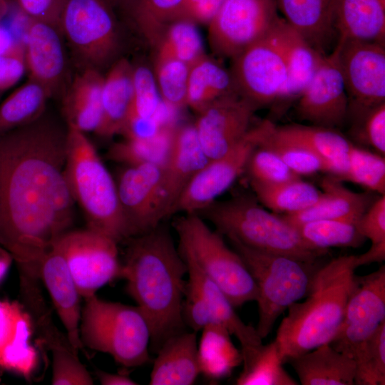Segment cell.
Masks as SVG:
<instances>
[{
    "label": "cell",
    "mask_w": 385,
    "mask_h": 385,
    "mask_svg": "<svg viewBox=\"0 0 385 385\" xmlns=\"http://www.w3.org/2000/svg\"><path fill=\"white\" fill-rule=\"evenodd\" d=\"M355 363L356 385L385 384V322L351 354Z\"/></svg>",
    "instance_id": "7bdbcfd3"
},
{
    "label": "cell",
    "mask_w": 385,
    "mask_h": 385,
    "mask_svg": "<svg viewBox=\"0 0 385 385\" xmlns=\"http://www.w3.org/2000/svg\"><path fill=\"white\" fill-rule=\"evenodd\" d=\"M274 127L262 143L273 150L292 172L299 177L327 173V166L319 155L300 143L278 135L274 133Z\"/></svg>",
    "instance_id": "7dc6e473"
},
{
    "label": "cell",
    "mask_w": 385,
    "mask_h": 385,
    "mask_svg": "<svg viewBox=\"0 0 385 385\" xmlns=\"http://www.w3.org/2000/svg\"><path fill=\"white\" fill-rule=\"evenodd\" d=\"M257 109L237 93H231L197 113L193 125L208 160L222 156L246 135Z\"/></svg>",
    "instance_id": "e0dca14e"
},
{
    "label": "cell",
    "mask_w": 385,
    "mask_h": 385,
    "mask_svg": "<svg viewBox=\"0 0 385 385\" xmlns=\"http://www.w3.org/2000/svg\"><path fill=\"white\" fill-rule=\"evenodd\" d=\"M9 2L10 0H0V20L8 13Z\"/></svg>",
    "instance_id": "91938a15"
},
{
    "label": "cell",
    "mask_w": 385,
    "mask_h": 385,
    "mask_svg": "<svg viewBox=\"0 0 385 385\" xmlns=\"http://www.w3.org/2000/svg\"><path fill=\"white\" fill-rule=\"evenodd\" d=\"M343 180L352 182L381 195H385L384 156L352 143Z\"/></svg>",
    "instance_id": "bcb514c9"
},
{
    "label": "cell",
    "mask_w": 385,
    "mask_h": 385,
    "mask_svg": "<svg viewBox=\"0 0 385 385\" xmlns=\"http://www.w3.org/2000/svg\"><path fill=\"white\" fill-rule=\"evenodd\" d=\"M276 31L287 67V79L277 101L297 100L325 54L312 47L284 19L278 20Z\"/></svg>",
    "instance_id": "d4e9b609"
},
{
    "label": "cell",
    "mask_w": 385,
    "mask_h": 385,
    "mask_svg": "<svg viewBox=\"0 0 385 385\" xmlns=\"http://www.w3.org/2000/svg\"><path fill=\"white\" fill-rule=\"evenodd\" d=\"M154 49L155 54L172 56L190 66L205 55L197 24L185 19L170 22Z\"/></svg>",
    "instance_id": "60d3db41"
},
{
    "label": "cell",
    "mask_w": 385,
    "mask_h": 385,
    "mask_svg": "<svg viewBox=\"0 0 385 385\" xmlns=\"http://www.w3.org/2000/svg\"><path fill=\"white\" fill-rule=\"evenodd\" d=\"M52 356L53 385H92L93 380L67 337L56 334L46 340Z\"/></svg>",
    "instance_id": "f6af8a7d"
},
{
    "label": "cell",
    "mask_w": 385,
    "mask_h": 385,
    "mask_svg": "<svg viewBox=\"0 0 385 385\" xmlns=\"http://www.w3.org/2000/svg\"><path fill=\"white\" fill-rule=\"evenodd\" d=\"M359 220H317L294 226L309 247L327 251L330 247H358L362 245L366 238L359 230Z\"/></svg>",
    "instance_id": "8d00e7d4"
},
{
    "label": "cell",
    "mask_w": 385,
    "mask_h": 385,
    "mask_svg": "<svg viewBox=\"0 0 385 385\" xmlns=\"http://www.w3.org/2000/svg\"><path fill=\"white\" fill-rule=\"evenodd\" d=\"M15 1L29 19L46 22L58 28L59 18L65 0H15Z\"/></svg>",
    "instance_id": "db71d44e"
},
{
    "label": "cell",
    "mask_w": 385,
    "mask_h": 385,
    "mask_svg": "<svg viewBox=\"0 0 385 385\" xmlns=\"http://www.w3.org/2000/svg\"><path fill=\"white\" fill-rule=\"evenodd\" d=\"M334 27L338 41H361L384 44L385 1L334 0Z\"/></svg>",
    "instance_id": "4316f807"
},
{
    "label": "cell",
    "mask_w": 385,
    "mask_h": 385,
    "mask_svg": "<svg viewBox=\"0 0 385 385\" xmlns=\"http://www.w3.org/2000/svg\"><path fill=\"white\" fill-rule=\"evenodd\" d=\"M26 67L24 46L15 43L0 54V92L14 86L23 76Z\"/></svg>",
    "instance_id": "f5cc1de1"
},
{
    "label": "cell",
    "mask_w": 385,
    "mask_h": 385,
    "mask_svg": "<svg viewBox=\"0 0 385 385\" xmlns=\"http://www.w3.org/2000/svg\"><path fill=\"white\" fill-rule=\"evenodd\" d=\"M356 255L340 256L316 271L306 299L294 302L279 326L277 342L284 363L334 337L353 287Z\"/></svg>",
    "instance_id": "3957f363"
},
{
    "label": "cell",
    "mask_w": 385,
    "mask_h": 385,
    "mask_svg": "<svg viewBox=\"0 0 385 385\" xmlns=\"http://www.w3.org/2000/svg\"><path fill=\"white\" fill-rule=\"evenodd\" d=\"M0 382H1V378H0Z\"/></svg>",
    "instance_id": "6125c7cd"
},
{
    "label": "cell",
    "mask_w": 385,
    "mask_h": 385,
    "mask_svg": "<svg viewBox=\"0 0 385 385\" xmlns=\"http://www.w3.org/2000/svg\"><path fill=\"white\" fill-rule=\"evenodd\" d=\"M183 317L185 324L196 332L212 322L203 292L197 281L190 275H188L183 299Z\"/></svg>",
    "instance_id": "f907efd6"
},
{
    "label": "cell",
    "mask_w": 385,
    "mask_h": 385,
    "mask_svg": "<svg viewBox=\"0 0 385 385\" xmlns=\"http://www.w3.org/2000/svg\"><path fill=\"white\" fill-rule=\"evenodd\" d=\"M320 186L322 195L315 204L299 212L281 215L292 225L317 220H359L374 200L370 194L354 192L330 175L322 178Z\"/></svg>",
    "instance_id": "484cf974"
},
{
    "label": "cell",
    "mask_w": 385,
    "mask_h": 385,
    "mask_svg": "<svg viewBox=\"0 0 385 385\" xmlns=\"http://www.w3.org/2000/svg\"><path fill=\"white\" fill-rule=\"evenodd\" d=\"M357 225L360 233L370 240L371 248L385 250V195L373 201Z\"/></svg>",
    "instance_id": "816d5d0a"
},
{
    "label": "cell",
    "mask_w": 385,
    "mask_h": 385,
    "mask_svg": "<svg viewBox=\"0 0 385 385\" xmlns=\"http://www.w3.org/2000/svg\"><path fill=\"white\" fill-rule=\"evenodd\" d=\"M354 137L374 151L385 154V103L369 110L360 120L352 124Z\"/></svg>",
    "instance_id": "681fc988"
},
{
    "label": "cell",
    "mask_w": 385,
    "mask_h": 385,
    "mask_svg": "<svg viewBox=\"0 0 385 385\" xmlns=\"http://www.w3.org/2000/svg\"><path fill=\"white\" fill-rule=\"evenodd\" d=\"M67 130L44 113L0 133V246L22 277L38 278L41 258L73 223L75 202L64 173Z\"/></svg>",
    "instance_id": "6da1fadb"
},
{
    "label": "cell",
    "mask_w": 385,
    "mask_h": 385,
    "mask_svg": "<svg viewBox=\"0 0 385 385\" xmlns=\"http://www.w3.org/2000/svg\"><path fill=\"white\" fill-rule=\"evenodd\" d=\"M224 0H184L175 19H185L198 24L210 22Z\"/></svg>",
    "instance_id": "11a10c76"
},
{
    "label": "cell",
    "mask_w": 385,
    "mask_h": 385,
    "mask_svg": "<svg viewBox=\"0 0 385 385\" xmlns=\"http://www.w3.org/2000/svg\"><path fill=\"white\" fill-rule=\"evenodd\" d=\"M175 128H165L156 135L149 138H124L110 147L107 151V157L125 165L144 163L163 165L170 149Z\"/></svg>",
    "instance_id": "ab89813d"
},
{
    "label": "cell",
    "mask_w": 385,
    "mask_h": 385,
    "mask_svg": "<svg viewBox=\"0 0 385 385\" xmlns=\"http://www.w3.org/2000/svg\"><path fill=\"white\" fill-rule=\"evenodd\" d=\"M161 175L162 165L144 163L125 165L115 180L130 237L159 225L155 217V202Z\"/></svg>",
    "instance_id": "ffe728a7"
},
{
    "label": "cell",
    "mask_w": 385,
    "mask_h": 385,
    "mask_svg": "<svg viewBox=\"0 0 385 385\" xmlns=\"http://www.w3.org/2000/svg\"><path fill=\"white\" fill-rule=\"evenodd\" d=\"M49 98L42 86L29 78L0 104V133L38 119Z\"/></svg>",
    "instance_id": "74e56055"
},
{
    "label": "cell",
    "mask_w": 385,
    "mask_h": 385,
    "mask_svg": "<svg viewBox=\"0 0 385 385\" xmlns=\"http://www.w3.org/2000/svg\"><path fill=\"white\" fill-rule=\"evenodd\" d=\"M133 66V93L126 120L155 118L166 125H172L169 119L171 108L160 98L153 69L142 63Z\"/></svg>",
    "instance_id": "b9f144b4"
},
{
    "label": "cell",
    "mask_w": 385,
    "mask_h": 385,
    "mask_svg": "<svg viewBox=\"0 0 385 385\" xmlns=\"http://www.w3.org/2000/svg\"><path fill=\"white\" fill-rule=\"evenodd\" d=\"M184 0H131L120 11L153 48L167 26L175 20Z\"/></svg>",
    "instance_id": "e575fe53"
},
{
    "label": "cell",
    "mask_w": 385,
    "mask_h": 385,
    "mask_svg": "<svg viewBox=\"0 0 385 385\" xmlns=\"http://www.w3.org/2000/svg\"><path fill=\"white\" fill-rule=\"evenodd\" d=\"M133 64L120 57L107 70L102 88V120L96 134L111 138L120 134L132 103Z\"/></svg>",
    "instance_id": "f1b7e54d"
},
{
    "label": "cell",
    "mask_w": 385,
    "mask_h": 385,
    "mask_svg": "<svg viewBox=\"0 0 385 385\" xmlns=\"http://www.w3.org/2000/svg\"><path fill=\"white\" fill-rule=\"evenodd\" d=\"M84 300L79 324L83 348L108 354L126 368L150 361V328L137 306L103 300L96 294Z\"/></svg>",
    "instance_id": "8992f818"
},
{
    "label": "cell",
    "mask_w": 385,
    "mask_h": 385,
    "mask_svg": "<svg viewBox=\"0 0 385 385\" xmlns=\"http://www.w3.org/2000/svg\"><path fill=\"white\" fill-rule=\"evenodd\" d=\"M14 44L12 34L7 29L0 26V54L9 50Z\"/></svg>",
    "instance_id": "6f0895ef"
},
{
    "label": "cell",
    "mask_w": 385,
    "mask_h": 385,
    "mask_svg": "<svg viewBox=\"0 0 385 385\" xmlns=\"http://www.w3.org/2000/svg\"><path fill=\"white\" fill-rule=\"evenodd\" d=\"M182 256L195 262L235 307L257 301L258 289L240 255L197 213H184L173 222Z\"/></svg>",
    "instance_id": "52a82bcc"
},
{
    "label": "cell",
    "mask_w": 385,
    "mask_h": 385,
    "mask_svg": "<svg viewBox=\"0 0 385 385\" xmlns=\"http://www.w3.org/2000/svg\"><path fill=\"white\" fill-rule=\"evenodd\" d=\"M38 277L49 293L71 347L78 354L83 349L79 337L82 297L63 255L54 247L41 258Z\"/></svg>",
    "instance_id": "7402d4cb"
},
{
    "label": "cell",
    "mask_w": 385,
    "mask_h": 385,
    "mask_svg": "<svg viewBox=\"0 0 385 385\" xmlns=\"http://www.w3.org/2000/svg\"><path fill=\"white\" fill-rule=\"evenodd\" d=\"M245 170L250 183L277 184L300 178L273 150L262 143L252 152Z\"/></svg>",
    "instance_id": "c3c4849f"
},
{
    "label": "cell",
    "mask_w": 385,
    "mask_h": 385,
    "mask_svg": "<svg viewBox=\"0 0 385 385\" xmlns=\"http://www.w3.org/2000/svg\"><path fill=\"white\" fill-rule=\"evenodd\" d=\"M287 23L312 47L324 48L335 32L334 0H275Z\"/></svg>",
    "instance_id": "4dcf8cb0"
},
{
    "label": "cell",
    "mask_w": 385,
    "mask_h": 385,
    "mask_svg": "<svg viewBox=\"0 0 385 385\" xmlns=\"http://www.w3.org/2000/svg\"><path fill=\"white\" fill-rule=\"evenodd\" d=\"M190 66L169 56L155 54L153 68L163 102L178 109L186 106Z\"/></svg>",
    "instance_id": "ee69618b"
},
{
    "label": "cell",
    "mask_w": 385,
    "mask_h": 385,
    "mask_svg": "<svg viewBox=\"0 0 385 385\" xmlns=\"http://www.w3.org/2000/svg\"><path fill=\"white\" fill-rule=\"evenodd\" d=\"M243 369L237 385H297L298 383L283 368L284 364L275 340L262 344L242 360Z\"/></svg>",
    "instance_id": "f35d334b"
},
{
    "label": "cell",
    "mask_w": 385,
    "mask_h": 385,
    "mask_svg": "<svg viewBox=\"0 0 385 385\" xmlns=\"http://www.w3.org/2000/svg\"><path fill=\"white\" fill-rule=\"evenodd\" d=\"M384 44L361 41H338L339 61L348 97L352 124L369 110L385 103Z\"/></svg>",
    "instance_id": "4fadbf2b"
},
{
    "label": "cell",
    "mask_w": 385,
    "mask_h": 385,
    "mask_svg": "<svg viewBox=\"0 0 385 385\" xmlns=\"http://www.w3.org/2000/svg\"><path fill=\"white\" fill-rule=\"evenodd\" d=\"M384 1H385V0H383Z\"/></svg>",
    "instance_id": "be15d7a7"
},
{
    "label": "cell",
    "mask_w": 385,
    "mask_h": 385,
    "mask_svg": "<svg viewBox=\"0 0 385 385\" xmlns=\"http://www.w3.org/2000/svg\"><path fill=\"white\" fill-rule=\"evenodd\" d=\"M302 385H354L352 357L336 350L329 343L287 361Z\"/></svg>",
    "instance_id": "83f0119b"
},
{
    "label": "cell",
    "mask_w": 385,
    "mask_h": 385,
    "mask_svg": "<svg viewBox=\"0 0 385 385\" xmlns=\"http://www.w3.org/2000/svg\"><path fill=\"white\" fill-rule=\"evenodd\" d=\"M104 74L94 69L80 70L70 80L62 98V113L67 126L83 133H96L102 120Z\"/></svg>",
    "instance_id": "603a6c76"
},
{
    "label": "cell",
    "mask_w": 385,
    "mask_h": 385,
    "mask_svg": "<svg viewBox=\"0 0 385 385\" xmlns=\"http://www.w3.org/2000/svg\"><path fill=\"white\" fill-rule=\"evenodd\" d=\"M276 24L265 36L232 59L230 72L237 93L257 108L277 101L287 79Z\"/></svg>",
    "instance_id": "5bb4252c"
},
{
    "label": "cell",
    "mask_w": 385,
    "mask_h": 385,
    "mask_svg": "<svg viewBox=\"0 0 385 385\" xmlns=\"http://www.w3.org/2000/svg\"><path fill=\"white\" fill-rule=\"evenodd\" d=\"M298 118L312 125L334 129L348 117V97L336 47L324 55L312 79L297 100Z\"/></svg>",
    "instance_id": "2e32d148"
},
{
    "label": "cell",
    "mask_w": 385,
    "mask_h": 385,
    "mask_svg": "<svg viewBox=\"0 0 385 385\" xmlns=\"http://www.w3.org/2000/svg\"><path fill=\"white\" fill-rule=\"evenodd\" d=\"M237 93L231 73L205 55L190 66L186 106L198 113L214 101Z\"/></svg>",
    "instance_id": "d6a6232c"
},
{
    "label": "cell",
    "mask_w": 385,
    "mask_h": 385,
    "mask_svg": "<svg viewBox=\"0 0 385 385\" xmlns=\"http://www.w3.org/2000/svg\"><path fill=\"white\" fill-rule=\"evenodd\" d=\"M118 244L111 237L86 228L68 230L53 247L63 255L81 297L86 299L120 278Z\"/></svg>",
    "instance_id": "30bf717a"
},
{
    "label": "cell",
    "mask_w": 385,
    "mask_h": 385,
    "mask_svg": "<svg viewBox=\"0 0 385 385\" xmlns=\"http://www.w3.org/2000/svg\"><path fill=\"white\" fill-rule=\"evenodd\" d=\"M250 185L257 200L279 215L302 211L315 204L322 195V190L300 178L277 184Z\"/></svg>",
    "instance_id": "d590c367"
},
{
    "label": "cell",
    "mask_w": 385,
    "mask_h": 385,
    "mask_svg": "<svg viewBox=\"0 0 385 385\" xmlns=\"http://www.w3.org/2000/svg\"><path fill=\"white\" fill-rule=\"evenodd\" d=\"M201 331L197 344L200 374L211 380L230 376L242 362L241 350L235 346L231 334L221 326L210 324Z\"/></svg>",
    "instance_id": "836d02e7"
},
{
    "label": "cell",
    "mask_w": 385,
    "mask_h": 385,
    "mask_svg": "<svg viewBox=\"0 0 385 385\" xmlns=\"http://www.w3.org/2000/svg\"><path fill=\"white\" fill-rule=\"evenodd\" d=\"M251 273L258 289L259 320L256 328L263 339L278 317L309 292L317 269L314 263L247 247L227 238Z\"/></svg>",
    "instance_id": "ba28073f"
},
{
    "label": "cell",
    "mask_w": 385,
    "mask_h": 385,
    "mask_svg": "<svg viewBox=\"0 0 385 385\" xmlns=\"http://www.w3.org/2000/svg\"><path fill=\"white\" fill-rule=\"evenodd\" d=\"M197 214L222 235L252 249L309 263H314L327 252L309 247L294 225L281 215L265 210L250 195L215 200Z\"/></svg>",
    "instance_id": "5b68a950"
},
{
    "label": "cell",
    "mask_w": 385,
    "mask_h": 385,
    "mask_svg": "<svg viewBox=\"0 0 385 385\" xmlns=\"http://www.w3.org/2000/svg\"><path fill=\"white\" fill-rule=\"evenodd\" d=\"M111 6L115 9H118L120 10L124 7L131 0H106Z\"/></svg>",
    "instance_id": "94428289"
},
{
    "label": "cell",
    "mask_w": 385,
    "mask_h": 385,
    "mask_svg": "<svg viewBox=\"0 0 385 385\" xmlns=\"http://www.w3.org/2000/svg\"><path fill=\"white\" fill-rule=\"evenodd\" d=\"M32 314L23 304L0 300V368L26 379L36 372L39 358L33 344Z\"/></svg>",
    "instance_id": "44dd1931"
},
{
    "label": "cell",
    "mask_w": 385,
    "mask_h": 385,
    "mask_svg": "<svg viewBox=\"0 0 385 385\" xmlns=\"http://www.w3.org/2000/svg\"><path fill=\"white\" fill-rule=\"evenodd\" d=\"M196 332H180L166 339L158 349L149 384L191 385L200 374Z\"/></svg>",
    "instance_id": "cb8c5ba5"
},
{
    "label": "cell",
    "mask_w": 385,
    "mask_h": 385,
    "mask_svg": "<svg viewBox=\"0 0 385 385\" xmlns=\"http://www.w3.org/2000/svg\"><path fill=\"white\" fill-rule=\"evenodd\" d=\"M96 376L102 385H135V381L124 374H113L98 370Z\"/></svg>",
    "instance_id": "9f6ffc18"
},
{
    "label": "cell",
    "mask_w": 385,
    "mask_h": 385,
    "mask_svg": "<svg viewBox=\"0 0 385 385\" xmlns=\"http://www.w3.org/2000/svg\"><path fill=\"white\" fill-rule=\"evenodd\" d=\"M182 257L188 267V274L197 281L206 299L211 324L221 326L234 335L240 343L242 360L246 359L262 344L256 328L242 322L225 294L193 260L188 257Z\"/></svg>",
    "instance_id": "f546056e"
},
{
    "label": "cell",
    "mask_w": 385,
    "mask_h": 385,
    "mask_svg": "<svg viewBox=\"0 0 385 385\" xmlns=\"http://www.w3.org/2000/svg\"><path fill=\"white\" fill-rule=\"evenodd\" d=\"M195 126L175 127L155 202V216L160 224L173 214L176 203L192 177L208 162Z\"/></svg>",
    "instance_id": "ac0fdd59"
},
{
    "label": "cell",
    "mask_w": 385,
    "mask_h": 385,
    "mask_svg": "<svg viewBox=\"0 0 385 385\" xmlns=\"http://www.w3.org/2000/svg\"><path fill=\"white\" fill-rule=\"evenodd\" d=\"M265 120L251 128L246 135L222 156L208 162L188 183L175 207L173 214L198 213L227 190L245 170L253 150L274 128Z\"/></svg>",
    "instance_id": "7c38bea8"
},
{
    "label": "cell",
    "mask_w": 385,
    "mask_h": 385,
    "mask_svg": "<svg viewBox=\"0 0 385 385\" xmlns=\"http://www.w3.org/2000/svg\"><path fill=\"white\" fill-rule=\"evenodd\" d=\"M279 18L275 0H224L207 24L210 48L232 59L265 36Z\"/></svg>",
    "instance_id": "8fae6325"
},
{
    "label": "cell",
    "mask_w": 385,
    "mask_h": 385,
    "mask_svg": "<svg viewBox=\"0 0 385 385\" xmlns=\"http://www.w3.org/2000/svg\"><path fill=\"white\" fill-rule=\"evenodd\" d=\"M58 28L78 71L103 73L120 58V29L106 0H65Z\"/></svg>",
    "instance_id": "9c48e42d"
},
{
    "label": "cell",
    "mask_w": 385,
    "mask_h": 385,
    "mask_svg": "<svg viewBox=\"0 0 385 385\" xmlns=\"http://www.w3.org/2000/svg\"><path fill=\"white\" fill-rule=\"evenodd\" d=\"M65 176L87 228L118 243L130 237L115 181L86 133L67 126Z\"/></svg>",
    "instance_id": "277c9868"
},
{
    "label": "cell",
    "mask_w": 385,
    "mask_h": 385,
    "mask_svg": "<svg viewBox=\"0 0 385 385\" xmlns=\"http://www.w3.org/2000/svg\"><path fill=\"white\" fill-rule=\"evenodd\" d=\"M274 133L308 148L324 162L327 173L343 181L351 143L334 129L314 125L274 127Z\"/></svg>",
    "instance_id": "1f68e13d"
},
{
    "label": "cell",
    "mask_w": 385,
    "mask_h": 385,
    "mask_svg": "<svg viewBox=\"0 0 385 385\" xmlns=\"http://www.w3.org/2000/svg\"><path fill=\"white\" fill-rule=\"evenodd\" d=\"M385 322V266L369 274L355 276L342 323L329 343L351 356L360 343Z\"/></svg>",
    "instance_id": "9a60e30c"
},
{
    "label": "cell",
    "mask_w": 385,
    "mask_h": 385,
    "mask_svg": "<svg viewBox=\"0 0 385 385\" xmlns=\"http://www.w3.org/2000/svg\"><path fill=\"white\" fill-rule=\"evenodd\" d=\"M120 278L148 320L155 350L184 331L183 303L188 267L168 227L155 228L128 239Z\"/></svg>",
    "instance_id": "7a4b0ae2"
},
{
    "label": "cell",
    "mask_w": 385,
    "mask_h": 385,
    "mask_svg": "<svg viewBox=\"0 0 385 385\" xmlns=\"http://www.w3.org/2000/svg\"><path fill=\"white\" fill-rule=\"evenodd\" d=\"M63 41L58 28L29 19L24 45L29 78L42 86L50 98L62 96L70 82Z\"/></svg>",
    "instance_id": "d6986e66"
},
{
    "label": "cell",
    "mask_w": 385,
    "mask_h": 385,
    "mask_svg": "<svg viewBox=\"0 0 385 385\" xmlns=\"http://www.w3.org/2000/svg\"><path fill=\"white\" fill-rule=\"evenodd\" d=\"M13 258L11 255L0 246V282L7 274Z\"/></svg>",
    "instance_id": "680465c9"
}]
</instances>
